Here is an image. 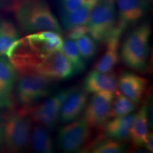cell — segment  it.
<instances>
[{"label":"cell","mask_w":153,"mask_h":153,"mask_svg":"<svg viewBox=\"0 0 153 153\" xmlns=\"http://www.w3.org/2000/svg\"><path fill=\"white\" fill-rule=\"evenodd\" d=\"M14 12L21 28L26 33L43 30L62 33V26L46 0H22Z\"/></svg>","instance_id":"6da1fadb"},{"label":"cell","mask_w":153,"mask_h":153,"mask_svg":"<svg viewBox=\"0 0 153 153\" xmlns=\"http://www.w3.org/2000/svg\"><path fill=\"white\" fill-rule=\"evenodd\" d=\"M150 25L144 23L132 30L124 40L119 54L128 68L137 72L145 71L150 54Z\"/></svg>","instance_id":"7a4b0ae2"},{"label":"cell","mask_w":153,"mask_h":153,"mask_svg":"<svg viewBox=\"0 0 153 153\" xmlns=\"http://www.w3.org/2000/svg\"><path fill=\"white\" fill-rule=\"evenodd\" d=\"M32 120L24 107L7 114L3 120V143L11 152H19L28 145Z\"/></svg>","instance_id":"3957f363"},{"label":"cell","mask_w":153,"mask_h":153,"mask_svg":"<svg viewBox=\"0 0 153 153\" xmlns=\"http://www.w3.org/2000/svg\"><path fill=\"white\" fill-rule=\"evenodd\" d=\"M87 25L89 33L99 43H105L117 26L115 0H98L91 11Z\"/></svg>","instance_id":"277c9868"},{"label":"cell","mask_w":153,"mask_h":153,"mask_svg":"<svg viewBox=\"0 0 153 153\" xmlns=\"http://www.w3.org/2000/svg\"><path fill=\"white\" fill-rule=\"evenodd\" d=\"M19 75L16 82V98L22 107L28 108L34 106L52 91V79L34 74Z\"/></svg>","instance_id":"5b68a950"},{"label":"cell","mask_w":153,"mask_h":153,"mask_svg":"<svg viewBox=\"0 0 153 153\" xmlns=\"http://www.w3.org/2000/svg\"><path fill=\"white\" fill-rule=\"evenodd\" d=\"M73 88L63 89L53 95L38 106L25 108L32 122L43 126L47 130L53 131L58 123L60 107Z\"/></svg>","instance_id":"8992f818"},{"label":"cell","mask_w":153,"mask_h":153,"mask_svg":"<svg viewBox=\"0 0 153 153\" xmlns=\"http://www.w3.org/2000/svg\"><path fill=\"white\" fill-rule=\"evenodd\" d=\"M91 136V127L84 117L76 118L59 131L57 147L63 152H76L82 150Z\"/></svg>","instance_id":"52a82bcc"},{"label":"cell","mask_w":153,"mask_h":153,"mask_svg":"<svg viewBox=\"0 0 153 153\" xmlns=\"http://www.w3.org/2000/svg\"><path fill=\"white\" fill-rule=\"evenodd\" d=\"M27 74H38L52 80L66 79L75 74L73 67L62 50L43 57L32 67Z\"/></svg>","instance_id":"ba28073f"},{"label":"cell","mask_w":153,"mask_h":153,"mask_svg":"<svg viewBox=\"0 0 153 153\" xmlns=\"http://www.w3.org/2000/svg\"><path fill=\"white\" fill-rule=\"evenodd\" d=\"M114 94L111 91L95 93L86 105L83 117L91 128L103 127L109 120Z\"/></svg>","instance_id":"9c48e42d"},{"label":"cell","mask_w":153,"mask_h":153,"mask_svg":"<svg viewBox=\"0 0 153 153\" xmlns=\"http://www.w3.org/2000/svg\"><path fill=\"white\" fill-rule=\"evenodd\" d=\"M117 26L124 31L145 17L150 9V0H115Z\"/></svg>","instance_id":"30bf717a"},{"label":"cell","mask_w":153,"mask_h":153,"mask_svg":"<svg viewBox=\"0 0 153 153\" xmlns=\"http://www.w3.org/2000/svg\"><path fill=\"white\" fill-rule=\"evenodd\" d=\"M17 75L16 69L8 57L0 56V108L12 106V92Z\"/></svg>","instance_id":"8fae6325"},{"label":"cell","mask_w":153,"mask_h":153,"mask_svg":"<svg viewBox=\"0 0 153 153\" xmlns=\"http://www.w3.org/2000/svg\"><path fill=\"white\" fill-rule=\"evenodd\" d=\"M88 101V92L85 89L73 88L60 107L58 121L68 124L73 121L85 110Z\"/></svg>","instance_id":"7c38bea8"},{"label":"cell","mask_w":153,"mask_h":153,"mask_svg":"<svg viewBox=\"0 0 153 153\" xmlns=\"http://www.w3.org/2000/svg\"><path fill=\"white\" fill-rule=\"evenodd\" d=\"M123 30L116 26L111 35L105 42L106 51L99 60L96 62L94 70L101 72H112L117 64L119 57V47L120 38Z\"/></svg>","instance_id":"4fadbf2b"},{"label":"cell","mask_w":153,"mask_h":153,"mask_svg":"<svg viewBox=\"0 0 153 153\" xmlns=\"http://www.w3.org/2000/svg\"><path fill=\"white\" fill-rule=\"evenodd\" d=\"M148 80L132 72L125 71L118 80L120 93L136 104H140L146 89Z\"/></svg>","instance_id":"5bb4252c"},{"label":"cell","mask_w":153,"mask_h":153,"mask_svg":"<svg viewBox=\"0 0 153 153\" xmlns=\"http://www.w3.org/2000/svg\"><path fill=\"white\" fill-rule=\"evenodd\" d=\"M84 89L88 93L111 91L115 93L118 89V79L116 74L101 72L94 70L87 74L84 82Z\"/></svg>","instance_id":"9a60e30c"},{"label":"cell","mask_w":153,"mask_h":153,"mask_svg":"<svg viewBox=\"0 0 153 153\" xmlns=\"http://www.w3.org/2000/svg\"><path fill=\"white\" fill-rule=\"evenodd\" d=\"M148 103H144L138 112L135 114V119L130 131V140L135 148L145 146L149 135Z\"/></svg>","instance_id":"2e32d148"},{"label":"cell","mask_w":153,"mask_h":153,"mask_svg":"<svg viewBox=\"0 0 153 153\" xmlns=\"http://www.w3.org/2000/svg\"><path fill=\"white\" fill-rule=\"evenodd\" d=\"M135 117V114H131L108 120L103 126L104 136L118 141L128 140L130 131Z\"/></svg>","instance_id":"e0dca14e"},{"label":"cell","mask_w":153,"mask_h":153,"mask_svg":"<svg viewBox=\"0 0 153 153\" xmlns=\"http://www.w3.org/2000/svg\"><path fill=\"white\" fill-rule=\"evenodd\" d=\"M98 0H87L78 8L69 12L62 13L61 20L66 30L78 25L87 24L91 11Z\"/></svg>","instance_id":"ac0fdd59"},{"label":"cell","mask_w":153,"mask_h":153,"mask_svg":"<svg viewBox=\"0 0 153 153\" xmlns=\"http://www.w3.org/2000/svg\"><path fill=\"white\" fill-rule=\"evenodd\" d=\"M29 143L36 152L51 153L53 152L54 144L52 137L47 129L41 125L34 126L31 128Z\"/></svg>","instance_id":"d6986e66"},{"label":"cell","mask_w":153,"mask_h":153,"mask_svg":"<svg viewBox=\"0 0 153 153\" xmlns=\"http://www.w3.org/2000/svg\"><path fill=\"white\" fill-rule=\"evenodd\" d=\"M20 38L14 24L7 19H0V56H4Z\"/></svg>","instance_id":"ffe728a7"},{"label":"cell","mask_w":153,"mask_h":153,"mask_svg":"<svg viewBox=\"0 0 153 153\" xmlns=\"http://www.w3.org/2000/svg\"><path fill=\"white\" fill-rule=\"evenodd\" d=\"M62 51L73 67L74 74L81 73L86 69V61L80 53L75 41L66 39L63 41Z\"/></svg>","instance_id":"44dd1931"},{"label":"cell","mask_w":153,"mask_h":153,"mask_svg":"<svg viewBox=\"0 0 153 153\" xmlns=\"http://www.w3.org/2000/svg\"><path fill=\"white\" fill-rule=\"evenodd\" d=\"M116 99L113 101L111 118H116L128 115L135 111L137 104L118 90L115 92Z\"/></svg>","instance_id":"7402d4cb"},{"label":"cell","mask_w":153,"mask_h":153,"mask_svg":"<svg viewBox=\"0 0 153 153\" xmlns=\"http://www.w3.org/2000/svg\"><path fill=\"white\" fill-rule=\"evenodd\" d=\"M88 150L93 153H121L125 152L126 146L122 141L106 137L93 143Z\"/></svg>","instance_id":"603a6c76"},{"label":"cell","mask_w":153,"mask_h":153,"mask_svg":"<svg viewBox=\"0 0 153 153\" xmlns=\"http://www.w3.org/2000/svg\"><path fill=\"white\" fill-rule=\"evenodd\" d=\"M97 42L90 35L82 36L76 40L78 48L85 61H89L95 56L97 52Z\"/></svg>","instance_id":"cb8c5ba5"},{"label":"cell","mask_w":153,"mask_h":153,"mask_svg":"<svg viewBox=\"0 0 153 153\" xmlns=\"http://www.w3.org/2000/svg\"><path fill=\"white\" fill-rule=\"evenodd\" d=\"M89 33V28L87 24L78 25L67 30V36L68 39L76 41L82 36Z\"/></svg>","instance_id":"d4e9b609"},{"label":"cell","mask_w":153,"mask_h":153,"mask_svg":"<svg viewBox=\"0 0 153 153\" xmlns=\"http://www.w3.org/2000/svg\"><path fill=\"white\" fill-rule=\"evenodd\" d=\"M87 0H61L62 13L69 12L81 6Z\"/></svg>","instance_id":"484cf974"},{"label":"cell","mask_w":153,"mask_h":153,"mask_svg":"<svg viewBox=\"0 0 153 153\" xmlns=\"http://www.w3.org/2000/svg\"><path fill=\"white\" fill-rule=\"evenodd\" d=\"M152 142H153V137H152V133H149L148 140H147V142L145 143V148L148 150L149 152H152L153 151V145H152Z\"/></svg>","instance_id":"4316f807"},{"label":"cell","mask_w":153,"mask_h":153,"mask_svg":"<svg viewBox=\"0 0 153 153\" xmlns=\"http://www.w3.org/2000/svg\"><path fill=\"white\" fill-rule=\"evenodd\" d=\"M3 143V120L0 116V147Z\"/></svg>","instance_id":"83f0119b"}]
</instances>
